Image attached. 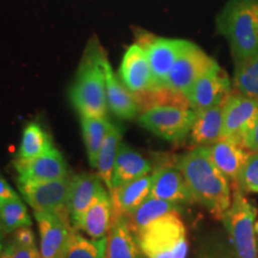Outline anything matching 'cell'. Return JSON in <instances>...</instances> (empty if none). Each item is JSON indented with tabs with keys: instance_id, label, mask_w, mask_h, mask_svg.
Wrapping results in <instances>:
<instances>
[{
	"instance_id": "7402d4cb",
	"label": "cell",
	"mask_w": 258,
	"mask_h": 258,
	"mask_svg": "<svg viewBox=\"0 0 258 258\" xmlns=\"http://www.w3.org/2000/svg\"><path fill=\"white\" fill-rule=\"evenodd\" d=\"M137 237L129 227L127 220L116 217L106 235L105 258H143Z\"/></svg>"
},
{
	"instance_id": "d6a6232c",
	"label": "cell",
	"mask_w": 258,
	"mask_h": 258,
	"mask_svg": "<svg viewBox=\"0 0 258 258\" xmlns=\"http://www.w3.org/2000/svg\"><path fill=\"white\" fill-rule=\"evenodd\" d=\"M243 145L250 152L258 153V120L256 124L253 125V128L251 129L250 133L247 134V137L245 138Z\"/></svg>"
},
{
	"instance_id": "9a60e30c",
	"label": "cell",
	"mask_w": 258,
	"mask_h": 258,
	"mask_svg": "<svg viewBox=\"0 0 258 258\" xmlns=\"http://www.w3.org/2000/svg\"><path fill=\"white\" fill-rule=\"evenodd\" d=\"M150 196L177 205L195 202L179 167L171 164L158 166L153 171Z\"/></svg>"
},
{
	"instance_id": "2e32d148",
	"label": "cell",
	"mask_w": 258,
	"mask_h": 258,
	"mask_svg": "<svg viewBox=\"0 0 258 258\" xmlns=\"http://www.w3.org/2000/svg\"><path fill=\"white\" fill-rule=\"evenodd\" d=\"M208 151L214 165L234 185L250 156V151L233 139H220L211 145Z\"/></svg>"
},
{
	"instance_id": "ac0fdd59",
	"label": "cell",
	"mask_w": 258,
	"mask_h": 258,
	"mask_svg": "<svg viewBox=\"0 0 258 258\" xmlns=\"http://www.w3.org/2000/svg\"><path fill=\"white\" fill-rule=\"evenodd\" d=\"M104 70L108 108L116 117L122 118V120H133L140 114V109H139L134 95L116 76L111 64L109 63L108 57L105 59Z\"/></svg>"
},
{
	"instance_id": "cb8c5ba5",
	"label": "cell",
	"mask_w": 258,
	"mask_h": 258,
	"mask_svg": "<svg viewBox=\"0 0 258 258\" xmlns=\"http://www.w3.org/2000/svg\"><path fill=\"white\" fill-rule=\"evenodd\" d=\"M180 211H182L180 205L153 198V196H148L137 208L128 213L127 215H123V217L127 220L133 233L138 234L139 232L143 231L146 226L157 220L158 218L163 217L167 213H179Z\"/></svg>"
},
{
	"instance_id": "8fae6325",
	"label": "cell",
	"mask_w": 258,
	"mask_h": 258,
	"mask_svg": "<svg viewBox=\"0 0 258 258\" xmlns=\"http://www.w3.org/2000/svg\"><path fill=\"white\" fill-rule=\"evenodd\" d=\"M231 91L230 78L217 62L192 84L185 96L194 110L199 111L224 103Z\"/></svg>"
},
{
	"instance_id": "7a4b0ae2",
	"label": "cell",
	"mask_w": 258,
	"mask_h": 258,
	"mask_svg": "<svg viewBox=\"0 0 258 258\" xmlns=\"http://www.w3.org/2000/svg\"><path fill=\"white\" fill-rule=\"evenodd\" d=\"M106 55L97 41H91L79 64L70 90L71 102L80 116L105 117L108 111L105 88Z\"/></svg>"
},
{
	"instance_id": "4dcf8cb0",
	"label": "cell",
	"mask_w": 258,
	"mask_h": 258,
	"mask_svg": "<svg viewBox=\"0 0 258 258\" xmlns=\"http://www.w3.org/2000/svg\"><path fill=\"white\" fill-rule=\"evenodd\" d=\"M233 189H239L243 192L258 194V153H250Z\"/></svg>"
},
{
	"instance_id": "836d02e7",
	"label": "cell",
	"mask_w": 258,
	"mask_h": 258,
	"mask_svg": "<svg viewBox=\"0 0 258 258\" xmlns=\"http://www.w3.org/2000/svg\"><path fill=\"white\" fill-rule=\"evenodd\" d=\"M17 196L18 195L16 194L15 190L12 189V186L3 178L2 175H0V205L9 201V200L17 198Z\"/></svg>"
},
{
	"instance_id": "5b68a950",
	"label": "cell",
	"mask_w": 258,
	"mask_h": 258,
	"mask_svg": "<svg viewBox=\"0 0 258 258\" xmlns=\"http://www.w3.org/2000/svg\"><path fill=\"white\" fill-rule=\"evenodd\" d=\"M257 208L239 189H233L232 205L222 218L235 258H258Z\"/></svg>"
},
{
	"instance_id": "8992f818",
	"label": "cell",
	"mask_w": 258,
	"mask_h": 258,
	"mask_svg": "<svg viewBox=\"0 0 258 258\" xmlns=\"http://www.w3.org/2000/svg\"><path fill=\"white\" fill-rule=\"evenodd\" d=\"M196 111L186 106L165 104L148 108L139 114V123L164 140L182 141L191 131Z\"/></svg>"
},
{
	"instance_id": "52a82bcc",
	"label": "cell",
	"mask_w": 258,
	"mask_h": 258,
	"mask_svg": "<svg viewBox=\"0 0 258 258\" xmlns=\"http://www.w3.org/2000/svg\"><path fill=\"white\" fill-rule=\"evenodd\" d=\"M222 132L220 139H233L243 144L258 120V101L231 91L222 104Z\"/></svg>"
},
{
	"instance_id": "f1b7e54d",
	"label": "cell",
	"mask_w": 258,
	"mask_h": 258,
	"mask_svg": "<svg viewBox=\"0 0 258 258\" xmlns=\"http://www.w3.org/2000/svg\"><path fill=\"white\" fill-rule=\"evenodd\" d=\"M106 237L99 239L86 238L74 228L61 258H105Z\"/></svg>"
},
{
	"instance_id": "5bb4252c",
	"label": "cell",
	"mask_w": 258,
	"mask_h": 258,
	"mask_svg": "<svg viewBox=\"0 0 258 258\" xmlns=\"http://www.w3.org/2000/svg\"><path fill=\"white\" fill-rule=\"evenodd\" d=\"M118 73L122 83L133 95L154 89L152 71L146 51L138 42L127 48Z\"/></svg>"
},
{
	"instance_id": "ffe728a7",
	"label": "cell",
	"mask_w": 258,
	"mask_h": 258,
	"mask_svg": "<svg viewBox=\"0 0 258 258\" xmlns=\"http://www.w3.org/2000/svg\"><path fill=\"white\" fill-rule=\"evenodd\" d=\"M152 165L146 157L143 156L127 144H121L116 157L114 173H112V188L151 173Z\"/></svg>"
},
{
	"instance_id": "3957f363",
	"label": "cell",
	"mask_w": 258,
	"mask_h": 258,
	"mask_svg": "<svg viewBox=\"0 0 258 258\" xmlns=\"http://www.w3.org/2000/svg\"><path fill=\"white\" fill-rule=\"evenodd\" d=\"M218 29L234 61L258 53V0H230L219 15Z\"/></svg>"
},
{
	"instance_id": "44dd1931",
	"label": "cell",
	"mask_w": 258,
	"mask_h": 258,
	"mask_svg": "<svg viewBox=\"0 0 258 258\" xmlns=\"http://www.w3.org/2000/svg\"><path fill=\"white\" fill-rule=\"evenodd\" d=\"M153 173H147L140 178L110 190L114 218L127 215L150 196Z\"/></svg>"
},
{
	"instance_id": "30bf717a",
	"label": "cell",
	"mask_w": 258,
	"mask_h": 258,
	"mask_svg": "<svg viewBox=\"0 0 258 258\" xmlns=\"http://www.w3.org/2000/svg\"><path fill=\"white\" fill-rule=\"evenodd\" d=\"M215 63L217 61L208 56L201 48L189 42L171 69L166 86L185 95L192 84Z\"/></svg>"
},
{
	"instance_id": "484cf974",
	"label": "cell",
	"mask_w": 258,
	"mask_h": 258,
	"mask_svg": "<svg viewBox=\"0 0 258 258\" xmlns=\"http://www.w3.org/2000/svg\"><path fill=\"white\" fill-rule=\"evenodd\" d=\"M111 127L110 121L105 117H91V116H82V128L84 141H85L86 152L90 165L97 167L98 153L104 143L106 134Z\"/></svg>"
},
{
	"instance_id": "8d00e7d4",
	"label": "cell",
	"mask_w": 258,
	"mask_h": 258,
	"mask_svg": "<svg viewBox=\"0 0 258 258\" xmlns=\"http://www.w3.org/2000/svg\"><path fill=\"white\" fill-rule=\"evenodd\" d=\"M4 232H3L2 228H0V254H2L3 251H4V244H3V239H4Z\"/></svg>"
},
{
	"instance_id": "6da1fadb",
	"label": "cell",
	"mask_w": 258,
	"mask_h": 258,
	"mask_svg": "<svg viewBox=\"0 0 258 258\" xmlns=\"http://www.w3.org/2000/svg\"><path fill=\"white\" fill-rule=\"evenodd\" d=\"M177 166L184 176L195 202L222 220L232 205V184L214 165L208 147H195L179 158Z\"/></svg>"
},
{
	"instance_id": "83f0119b",
	"label": "cell",
	"mask_w": 258,
	"mask_h": 258,
	"mask_svg": "<svg viewBox=\"0 0 258 258\" xmlns=\"http://www.w3.org/2000/svg\"><path fill=\"white\" fill-rule=\"evenodd\" d=\"M234 62L235 90L258 101V53Z\"/></svg>"
},
{
	"instance_id": "f546056e",
	"label": "cell",
	"mask_w": 258,
	"mask_h": 258,
	"mask_svg": "<svg viewBox=\"0 0 258 258\" xmlns=\"http://www.w3.org/2000/svg\"><path fill=\"white\" fill-rule=\"evenodd\" d=\"M30 226V215L18 196L0 205V228L4 233H10L17 231L18 228Z\"/></svg>"
},
{
	"instance_id": "603a6c76",
	"label": "cell",
	"mask_w": 258,
	"mask_h": 258,
	"mask_svg": "<svg viewBox=\"0 0 258 258\" xmlns=\"http://www.w3.org/2000/svg\"><path fill=\"white\" fill-rule=\"evenodd\" d=\"M222 104L224 103L196 111L195 121L190 131V139L196 147L211 146L220 140L224 122Z\"/></svg>"
},
{
	"instance_id": "277c9868",
	"label": "cell",
	"mask_w": 258,
	"mask_h": 258,
	"mask_svg": "<svg viewBox=\"0 0 258 258\" xmlns=\"http://www.w3.org/2000/svg\"><path fill=\"white\" fill-rule=\"evenodd\" d=\"M146 258H186L189 243L178 212L167 213L135 234Z\"/></svg>"
},
{
	"instance_id": "e0dca14e",
	"label": "cell",
	"mask_w": 258,
	"mask_h": 258,
	"mask_svg": "<svg viewBox=\"0 0 258 258\" xmlns=\"http://www.w3.org/2000/svg\"><path fill=\"white\" fill-rule=\"evenodd\" d=\"M114 221V211L110 194L101 188L95 201L84 213L82 220L76 226V230L84 231L92 239H99L108 235Z\"/></svg>"
},
{
	"instance_id": "7c38bea8",
	"label": "cell",
	"mask_w": 258,
	"mask_h": 258,
	"mask_svg": "<svg viewBox=\"0 0 258 258\" xmlns=\"http://www.w3.org/2000/svg\"><path fill=\"white\" fill-rule=\"evenodd\" d=\"M40 232L41 258H61L74 228L70 217L51 212H35Z\"/></svg>"
},
{
	"instance_id": "1f68e13d",
	"label": "cell",
	"mask_w": 258,
	"mask_h": 258,
	"mask_svg": "<svg viewBox=\"0 0 258 258\" xmlns=\"http://www.w3.org/2000/svg\"><path fill=\"white\" fill-rule=\"evenodd\" d=\"M14 251L11 258H41L40 250H37L36 240L35 241H14Z\"/></svg>"
},
{
	"instance_id": "4316f807",
	"label": "cell",
	"mask_w": 258,
	"mask_h": 258,
	"mask_svg": "<svg viewBox=\"0 0 258 258\" xmlns=\"http://www.w3.org/2000/svg\"><path fill=\"white\" fill-rule=\"evenodd\" d=\"M121 141V132L120 129L116 128L111 124L109 129L106 138L103 143L101 151L98 153V160H97V171L98 176L104 182L109 191L112 189V173H114L115 161L117 157L118 147H120Z\"/></svg>"
},
{
	"instance_id": "e575fe53",
	"label": "cell",
	"mask_w": 258,
	"mask_h": 258,
	"mask_svg": "<svg viewBox=\"0 0 258 258\" xmlns=\"http://www.w3.org/2000/svg\"><path fill=\"white\" fill-rule=\"evenodd\" d=\"M201 258H235L234 253H227V252H217V253H208L202 256Z\"/></svg>"
},
{
	"instance_id": "d6986e66",
	"label": "cell",
	"mask_w": 258,
	"mask_h": 258,
	"mask_svg": "<svg viewBox=\"0 0 258 258\" xmlns=\"http://www.w3.org/2000/svg\"><path fill=\"white\" fill-rule=\"evenodd\" d=\"M101 180L98 175L91 173H79L71 178L69 213L74 227L79 224L84 213L95 201L97 194L103 186Z\"/></svg>"
},
{
	"instance_id": "74e56055",
	"label": "cell",
	"mask_w": 258,
	"mask_h": 258,
	"mask_svg": "<svg viewBox=\"0 0 258 258\" xmlns=\"http://www.w3.org/2000/svg\"><path fill=\"white\" fill-rule=\"evenodd\" d=\"M254 228H256V234H257V238H258V220L256 221V225H254ZM257 253H258V241H257Z\"/></svg>"
},
{
	"instance_id": "9c48e42d",
	"label": "cell",
	"mask_w": 258,
	"mask_h": 258,
	"mask_svg": "<svg viewBox=\"0 0 258 258\" xmlns=\"http://www.w3.org/2000/svg\"><path fill=\"white\" fill-rule=\"evenodd\" d=\"M138 43L144 47L152 71L154 88L166 86L167 77L175 64L177 57L180 55L189 41L177 38L156 37L152 35H141Z\"/></svg>"
},
{
	"instance_id": "4fadbf2b",
	"label": "cell",
	"mask_w": 258,
	"mask_h": 258,
	"mask_svg": "<svg viewBox=\"0 0 258 258\" xmlns=\"http://www.w3.org/2000/svg\"><path fill=\"white\" fill-rule=\"evenodd\" d=\"M18 183H36L69 177V167L56 148L32 159H17L15 163Z\"/></svg>"
},
{
	"instance_id": "d590c367",
	"label": "cell",
	"mask_w": 258,
	"mask_h": 258,
	"mask_svg": "<svg viewBox=\"0 0 258 258\" xmlns=\"http://www.w3.org/2000/svg\"><path fill=\"white\" fill-rule=\"evenodd\" d=\"M12 251H14V245L10 244L6 249H4L2 254H0V258H11L12 257Z\"/></svg>"
},
{
	"instance_id": "ba28073f",
	"label": "cell",
	"mask_w": 258,
	"mask_h": 258,
	"mask_svg": "<svg viewBox=\"0 0 258 258\" xmlns=\"http://www.w3.org/2000/svg\"><path fill=\"white\" fill-rule=\"evenodd\" d=\"M18 188L35 212H51L70 217V177L46 182L18 183Z\"/></svg>"
},
{
	"instance_id": "d4e9b609",
	"label": "cell",
	"mask_w": 258,
	"mask_h": 258,
	"mask_svg": "<svg viewBox=\"0 0 258 258\" xmlns=\"http://www.w3.org/2000/svg\"><path fill=\"white\" fill-rule=\"evenodd\" d=\"M54 148L53 140L46 129L38 122H30L25 125L22 134L18 159H32L50 152Z\"/></svg>"
}]
</instances>
